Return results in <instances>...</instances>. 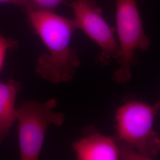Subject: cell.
<instances>
[{
	"instance_id": "6da1fadb",
	"label": "cell",
	"mask_w": 160,
	"mask_h": 160,
	"mask_svg": "<svg viewBox=\"0 0 160 160\" xmlns=\"http://www.w3.org/2000/svg\"><path fill=\"white\" fill-rule=\"evenodd\" d=\"M32 28L48 50L38 58L36 72L53 84L72 80L80 66V58L71 46V39L77 29L74 18L59 16L52 11L26 10Z\"/></svg>"
},
{
	"instance_id": "7a4b0ae2",
	"label": "cell",
	"mask_w": 160,
	"mask_h": 160,
	"mask_svg": "<svg viewBox=\"0 0 160 160\" xmlns=\"http://www.w3.org/2000/svg\"><path fill=\"white\" fill-rule=\"evenodd\" d=\"M160 108L156 104L130 101L115 113L117 138L133 149L143 160H151L160 152V138L154 128Z\"/></svg>"
},
{
	"instance_id": "3957f363",
	"label": "cell",
	"mask_w": 160,
	"mask_h": 160,
	"mask_svg": "<svg viewBox=\"0 0 160 160\" xmlns=\"http://www.w3.org/2000/svg\"><path fill=\"white\" fill-rule=\"evenodd\" d=\"M57 105V100L52 98L44 103L36 101L25 102L17 109L22 160H38L48 127L50 125H63L65 115L53 111Z\"/></svg>"
},
{
	"instance_id": "277c9868",
	"label": "cell",
	"mask_w": 160,
	"mask_h": 160,
	"mask_svg": "<svg viewBox=\"0 0 160 160\" xmlns=\"http://www.w3.org/2000/svg\"><path fill=\"white\" fill-rule=\"evenodd\" d=\"M116 22L120 48V67L115 72L113 80L119 84H126L132 78V62L135 52L146 51L150 41L143 29L142 18L137 0H114Z\"/></svg>"
},
{
	"instance_id": "5b68a950",
	"label": "cell",
	"mask_w": 160,
	"mask_h": 160,
	"mask_svg": "<svg viewBox=\"0 0 160 160\" xmlns=\"http://www.w3.org/2000/svg\"><path fill=\"white\" fill-rule=\"evenodd\" d=\"M68 4L74 12L77 29L82 30L100 48V61L108 64L115 60L119 63L120 48L114 29L103 17L102 9L93 0H75Z\"/></svg>"
},
{
	"instance_id": "8992f818",
	"label": "cell",
	"mask_w": 160,
	"mask_h": 160,
	"mask_svg": "<svg viewBox=\"0 0 160 160\" xmlns=\"http://www.w3.org/2000/svg\"><path fill=\"white\" fill-rule=\"evenodd\" d=\"M72 148L78 160H143L133 149L116 137L99 133L75 141Z\"/></svg>"
},
{
	"instance_id": "52a82bcc",
	"label": "cell",
	"mask_w": 160,
	"mask_h": 160,
	"mask_svg": "<svg viewBox=\"0 0 160 160\" xmlns=\"http://www.w3.org/2000/svg\"><path fill=\"white\" fill-rule=\"evenodd\" d=\"M20 90V83L14 80L0 82V142L6 138L17 120L15 102Z\"/></svg>"
},
{
	"instance_id": "ba28073f",
	"label": "cell",
	"mask_w": 160,
	"mask_h": 160,
	"mask_svg": "<svg viewBox=\"0 0 160 160\" xmlns=\"http://www.w3.org/2000/svg\"><path fill=\"white\" fill-rule=\"evenodd\" d=\"M34 9L52 11L61 4L67 3V0H31Z\"/></svg>"
},
{
	"instance_id": "9c48e42d",
	"label": "cell",
	"mask_w": 160,
	"mask_h": 160,
	"mask_svg": "<svg viewBox=\"0 0 160 160\" xmlns=\"http://www.w3.org/2000/svg\"><path fill=\"white\" fill-rule=\"evenodd\" d=\"M16 45V42L7 39L0 34V71L2 67L7 51Z\"/></svg>"
},
{
	"instance_id": "30bf717a",
	"label": "cell",
	"mask_w": 160,
	"mask_h": 160,
	"mask_svg": "<svg viewBox=\"0 0 160 160\" xmlns=\"http://www.w3.org/2000/svg\"><path fill=\"white\" fill-rule=\"evenodd\" d=\"M0 3H7L20 6L24 8L26 10L34 9L33 4L31 0H0Z\"/></svg>"
},
{
	"instance_id": "8fae6325",
	"label": "cell",
	"mask_w": 160,
	"mask_h": 160,
	"mask_svg": "<svg viewBox=\"0 0 160 160\" xmlns=\"http://www.w3.org/2000/svg\"><path fill=\"white\" fill-rule=\"evenodd\" d=\"M156 104H157V106L160 109V100L157 103H156Z\"/></svg>"
}]
</instances>
